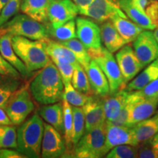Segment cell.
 I'll use <instances>...</instances> for the list:
<instances>
[{
  "label": "cell",
  "mask_w": 158,
  "mask_h": 158,
  "mask_svg": "<svg viewBox=\"0 0 158 158\" xmlns=\"http://www.w3.org/2000/svg\"><path fill=\"white\" fill-rule=\"evenodd\" d=\"M30 91L35 100L43 105L62 100L64 84L54 62L51 61L36 75L30 84Z\"/></svg>",
  "instance_id": "6da1fadb"
},
{
  "label": "cell",
  "mask_w": 158,
  "mask_h": 158,
  "mask_svg": "<svg viewBox=\"0 0 158 158\" xmlns=\"http://www.w3.org/2000/svg\"><path fill=\"white\" fill-rule=\"evenodd\" d=\"M44 132V122L37 113L21 124L17 131V151L26 157L38 158Z\"/></svg>",
  "instance_id": "7a4b0ae2"
},
{
  "label": "cell",
  "mask_w": 158,
  "mask_h": 158,
  "mask_svg": "<svg viewBox=\"0 0 158 158\" xmlns=\"http://www.w3.org/2000/svg\"><path fill=\"white\" fill-rule=\"evenodd\" d=\"M12 45L18 56L25 64L29 73L44 68L51 62L45 48V40H34L13 35Z\"/></svg>",
  "instance_id": "3957f363"
},
{
  "label": "cell",
  "mask_w": 158,
  "mask_h": 158,
  "mask_svg": "<svg viewBox=\"0 0 158 158\" xmlns=\"http://www.w3.org/2000/svg\"><path fill=\"white\" fill-rule=\"evenodd\" d=\"M5 33L34 40L49 38L48 29L45 23L31 19L24 13L16 14L0 27V35Z\"/></svg>",
  "instance_id": "277c9868"
},
{
  "label": "cell",
  "mask_w": 158,
  "mask_h": 158,
  "mask_svg": "<svg viewBox=\"0 0 158 158\" xmlns=\"http://www.w3.org/2000/svg\"><path fill=\"white\" fill-rule=\"evenodd\" d=\"M106 122L86 131L74 146V157L78 158H100L108 152L106 147Z\"/></svg>",
  "instance_id": "5b68a950"
},
{
  "label": "cell",
  "mask_w": 158,
  "mask_h": 158,
  "mask_svg": "<svg viewBox=\"0 0 158 158\" xmlns=\"http://www.w3.org/2000/svg\"><path fill=\"white\" fill-rule=\"evenodd\" d=\"M88 52L92 59L98 63L106 75L109 84L110 95L116 94L125 86L121 70L112 53L102 46L98 49L88 51Z\"/></svg>",
  "instance_id": "8992f818"
},
{
  "label": "cell",
  "mask_w": 158,
  "mask_h": 158,
  "mask_svg": "<svg viewBox=\"0 0 158 158\" xmlns=\"http://www.w3.org/2000/svg\"><path fill=\"white\" fill-rule=\"evenodd\" d=\"M3 108L13 125H19L22 124L33 111L35 105L28 91L21 89L15 92L7 100Z\"/></svg>",
  "instance_id": "52a82bcc"
},
{
  "label": "cell",
  "mask_w": 158,
  "mask_h": 158,
  "mask_svg": "<svg viewBox=\"0 0 158 158\" xmlns=\"http://www.w3.org/2000/svg\"><path fill=\"white\" fill-rule=\"evenodd\" d=\"M81 15L90 18L98 23L111 21L116 16L127 18L116 0H93Z\"/></svg>",
  "instance_id": "ba28073f"
},
{
  "label": "cell",
  "mask_w": 158,
  "mask_h": 158,
  "mask_svg": "<svg viewBox=\"0 0 158 158\" xmlns=\"http://www.w3.org/2000/svg\"><path fill=\"white\" fill-rule=\"evenodd\" d=\"M133 43L134 51L143 68L158 58V43L152 30H143Z\"/></svg>",
  "instance_id": "9c48e42d"
},
{
  "label": "cell",
  "mask_w": 158,
  "mask_h": 158,
  "mask_svg": "<svg viewBox=\"0 0 158 158\" xmlns=\"http://www.w3.org/2000/svg\"><path fill=\"white\" fill-rule=\"evenodd\" d=\"M78 13V6L73 0H51L48 10V23L56 28L75 19Z\"/></svg>",
  "instance_id": "30bf717a"
},
{
  "label": "cell",
  "mask_w": 158,
  "mask_h": 158,
  "mask_svg": "<svg viewBox=\"0 0 158 158\" xmlns=\"http://www.w3.org/2000/svg\"><path fill=\"white\" fill-rule=\"evenodd\" d=\"M76 24L77 37L87 51L101 48L100 27L98 23L86 18L77 17Z\"/></svg>",
  "instance_id": "8fae6325"
},
{
  "label": "cell",
  "mask_w": 158,
  "mask_h": 158,
  "mask_svg": "<svg viewBox=\"0 0 158 158\" xmlns=\"http://www.w3.org/2000/svg\"><path fill=\"white\" fill-rule=\"evenodd\" d=\"M116 62L124 78L125 86L143 69L131 45H124L116 54Z\"/></svg>",
  "instance_id": "7c38bea8"
},
{
  "label": "cell",
  "mask_w": 158,
  "mask_h": 158,
  "mask_svg": "<svg viewBox=\"0 0 158 158\" xmlns=\"http://www.w3.org/2000/svg\"><path fill=\"white\" fill-rule=\"evenodd\" d=\"M61 133L48 123H44V132L41 148V157L56 158L64 155L66 148Z\"/></svg>",
  "instance_id": "4fadbf2b"
},
{
  "label": "cell",
  "mask_w": 158,
  "mask_h": 158,
  "mask_svg": "<svg viewBox=\"0 0 158 158\" xmlns=\"http://www.w3.org/2000/svg\"><path fill=\"white\" fill-rule=\"evenodd\" d=\"M122 144L138 146L133 127L106 122V147L107 151L109 152L112 148Z\"/></svg>",
  "instance_id": "5bb4252c"
},
{
  "label": "cell",
  "mask_w": 158,
  "mask_h": 158,
  "mask_svg": "<svg viewBox=\"0 0 158 158\" xmlns=\"http://www.w3.org/2000/svg\"><path fill=\"white\" fill-rule=\"evenodd\" d=\"M158 109V97L142 98L133 105L130 111L127 127H133L138 122L151 117Z\"/></svg>",
  "instance_id": "9a60e30c"
},
{
  "label": "cell",
  "mask_w": 158,
  "mask_h": 158,
  "mask_svg": "<svg viewBox=\"0 0 158 158\" xmlns=\"http://www.w3.org/2000/svg\"><path fill=\"white\" fill-rule=\"evenodd\" d=\"M82 109L84 114L86 131H89L106 122L102 100H96L92 98L82 106Z\"/></svg>",
  "instance_id": "2e32d148"
},
{
  "label": "cell",
  "mask_w": 158,
  "mask_h": 158,
  "mask_svg": "<svg viewBox=\"0 0 158 158\" xmlns=\"http://www.w3.org/2000/svg\"><path fill=\"white\" fill-rule=\"evenodd\" d=\"M86 72L87 73L91 88L94 93L102 98L109 95L110 87L108 79L94 59L91 60Z\"/></svg>",
  "instance_id": "e0dca14e"
},
{
  "label": "cell",
  "mask_w": 158,
  "mask_h": 158,
  "mask_svg": "<svg viewBox=\"0 0 158 158\" xmlns=\"http://www.w3.org/2000/svg\"><path fill=\"white\" fill-rule=\"evenodd\" d=\"M116 2L125 15L142 29L152 31L157 27L145 12L137 7L132 0H116Z\"/></svg>",
  "instance_id": "ac0fdd59"
},
{
  "label": "cell",
  "mask_w": 158,
  "mask_h": 158,
  "mask_svg": "<svg viewBox=\"0 0 158 158\" xmlns=\"http://www.w3.org/2000/svg\"><path fill=\"white\" fill-rule=\"evenodd\" d=\"M45 48L53 62L69 63L76 67L80 64L73 52L58 41L49 38L45 40Z\"/></svg>",
  "instance_id": "d6986e66"
},
{
  "label": "cell",
  "mask_w": 158,
  "mask_h": 158,
  "mask_svg": "<svg viewBox=\"0 0 158 158\" xmlns=\"http://www.w3.org/2000/svg\"><path fill=\"white\" fill-rule=\"evenodd\" d=\"M129 94L130 92L124 89H122L116 94L112 95L109 94L103 98L102 103L106 122H110L117 117L122 108H124Z\"/></svg>",
  "instance_id": "ffe728a7"
},
{
  "label": "cell",
  "mask_w": 158,
  "mask_h": 158,
  "mask_svg": "<svg viewBox=\"0 0 158 158\" xmlns=\"http://www.w3.org/2000/svg\"><path fill=\"white\" fill-rule=\"evenodd\" d=\"M13 35L8 33L0 35V53L2 56L7 60L12 66L14 67L23 76H27L29 74L25 64L18 56L12 45Z\"/></svg>",
  "instance_id": "44dd1931"
},
{
  "label": "cell",
  "mask_w": 158,
  "mask_h": 158,
  "mask_svg": "<svg viewBox=\"0 0 158 158\" xmlns=\"http://www.w3.org/2000/svg\"><path fill=\"white\" fill-rule=\"evenodd\" d=\"M100 36L105 47L112 54L117 52L126 44L111 21L102 23L100 26Z\"/></svg>",
  "instance_id": "7402d4cb"
},
{
  "label": "cell",
  "mask_w": 158,
  "mask_h": 158,
  "mask_svg": "<svg viewBox=\"0 0 158 158\" xmlns=\"http://www.w3.org/2000/svg\"><path fill=\"white\" fill-rule=\"evenodd\" d=\"M51 0H22L23 13L43 23H48V10Z\"/></svg>",
  "instance_id": "603a6c76"
},
{
  "label": "cell",
  "mask_w": 158,
  "mask_h": 158,
  "mask_svg": "<svg viewBox=\"0 0 158 158\" xmlns=\"http://www.w3.org/2000/svg\"><path fill=\"white\" fill-rule=\"evenodd\" d=\"M157 78H158V58L148 64L147 68L130 81L124 89L128 92L141 90Z\"/></svg>",
  "instance_id": "cb8c5ba5"
},
{
  "label": "cell",
  "mask_w": 158,
  "mask_h": 158,
  "mask_svg": "<svg viewBox=\"0 0 158 158\" xmlns=\"http://www.w3.org/2000/svg\"><path fill=\"white\" fill-rule=\"evenodd\" d=\"M39 114L47 123L52 125L60 133H64V112L62 102L45 105L39 110Z\"/></svg>",
  "instance_id": "d4e9b609"
},
{
  "label": "cell",
  "mask_w": 158,
  "mask_h": 158,
  "mask_svg": "<svg viewBox=\"0 0 158 158\" xmlns=\"http://www.w3.org/2000/svg\"><path fill=\"white\" fill-rule=\"evenodd\" d=\"M111 21L126 44L133 43L144 30L133 21L128 20L127 18L116 16L111 19Z\"/></svg>",
  "instance_id": "484cf974"
},
{
  "label": "cell",
  "mask_w": 158,
  "mask_h": 158,
  "mask_svg": "<svg viewBox=\"0 0 158 158\" xmlns=\"http://www.w3.org/2000/svg\"><path fill=\"white\" fill-rule=\"evenodd\" d=\"M133 130L138 145L158 133V114L133 125Z\"/></svg>",
  "instance_id": "4316f807"
},
{
  "label": "cell",
  "mask_w": 158,
  "mask_h": 158,
  "mask_svg": "<svg viewBox=\"0 0 158 158\" xmlns=\"http://www.w3.org/2000/svg\"><path fill=\"white\" fill-rule=\"evenodd\" d=\"M46 27L48 29L49 37L51 36L59 42L69 40L77 37L76 24L74 19L70 20L56 28H53L48 23H47Z\"/></svg>",
  "instance_id": "83f0119b"
},
{
  "label": "cell",
  "mask_w": 158,
  "mask_h": 158,
  "mask_svg": "<svg viewBox=\"0 0 158 158\" xmlns=\"http://www.w3.org/2000/svg\"><path fill=\"white\" fill-rule=\"evenodd\" d=\"M59 43L70 48L73 52L79 64L81 65L85 70H87L92 58H91L86 47L83 45V43L78 39H77V37Z\"/></svg>",
  "instance_id": "f1b7e54d"
},
{
  "label": "cell",
  "mask_w": 158,
  "mask_h": 158,
  "mask_svg": "<svg viewBox=\"0 0 158 158\" xmlns=\"http://www.w3.org/2000/svg\"><path fill=\"white\" fill-rule=\"evenodd\" d=\"M19 87L17 78L0 74V107H4Z\"/></svg>",
  "instance_id": "f546056e"
},
{
  "label": "cell",
  "mask_w": 158,
  "mask_h": 158,
  "mask_svg": "<svg viewBox=\"0 0 158 158\" xmlns=\"http://www.w3.org/2000/svg\"><path fill=\"white\" fill-rule=\"evenodd\" d=\"M92 98H93L90 95H86L78 92L73 87L71 82L64 83V92H63L62 99L66 100L71 106L82 107Z\"/></svg>",
  "instance_id": "4dcf8cb0"
},
{
  "label": "cell",
  "mask_w": 158,
  "mask_h": 158,
  "mask_svg": "<svg viewBox=\"0 0 158 158\" xmlns=\"http://www.w3.org/2000/svg\"><path fill=\"white\" fill-rule=\"evenodd\" d=\"M143 98L139 91H134V92H130L129 95L127 97V101L124 105V108H122L118 116L116 117L114 121L110 122V123L116 124V125L119 126H126L127 125L128 118H129L130 111H131L133 105L138 102V100H141ZM127 127V126H126Z\"/></svg>",
  "instance_id": "1f68e13d"
},
{
  "label": "cell",
  "mask_w": 158,
  "mask_h": 158,
  "mask_svg": "<svg viewBox=\"0 0 158 158\" xmlns=\"http://www.w3.org/2000/svg\"><path fill=\"white\" fill-rule=\"evenodd\" d=\"M63 112H64V135L66 147L70 149L73 143V107L64 99H62Z\"/></svg>",
  "instance_id": "d6a6232c"
},
{
  "label": "cell",
  "mask_w": 158,
  "mask_h": 158,
  "mask_svg": "<svg viewBox=\"0 0 158 158\" xmlns=\"http://www.w3.org/2000/svg\"><path fill=\"white\" fill-rule=\"evenodd\" d=\"M71 83L73 87L78 92L86 95H90L92 93V88H91L87 73L81 64L77 66L75 69Z\"/></svg>",
  "instance_id": "836d02e7"
},
{
  "label": "cell",
  "mask_w": 158,
  "mask_h": 158,
  "mask_svg": "<svg viewBox=\"0 0 158 158\" xmlns=\"http://www.w3.org/2000/svg\"><path fill=\"white\" fill-rule=\"evenodd\" d=\"M17 132L15 126H0V149H17Z\"/></svg>",
  "instance_id": "e575fe53"
},
{
  "label": "cell",
  "mask_w": 158,
  "mask_h": 158,
  "mask_svg": "<svg viewBox=\"0 0 158 158\" xmlns=\"http://www.w3.org/2000/svg\"><path fill=\"white\" fill-rule=\"evenodd\" d=\"M73 143L75 146L84 134V130L86 128H85L84 114L82 108L73 106Z\"/></svg>",
  "instance_id": "d590c367"
},
{
  "label": "cell",
  "mask_w": 158,
  "mask_h": 158,
  "mask_svg": "<svg viewBox=\"0 0 158 158\" xmlns=\"http://www.w3.org/2000/svg\"><path fill=\"white\" fill-rule=\"evenodd\" d=\"M138 146L122 144L112 148L106 154L107 158H135L138 157Z\"/></svg>",
  "instance_id": "8d00e7d4"
},
{
  "label": "cell",
  "mask_w": 158,
  "mask_h": 158,
  "mask_svg": "<svg viewBox=\"0 0 158 158\" xmlns=\"http://www.w3.org/2000/svg\"><path fill=\"white\" fill-rule=\"evenodd\" d=\"M22 0H10L0 13V27L19 13Z\"/></svg>",
  "instance_id": "74e56055"
},
{
  "label": "cell",
  "mask_w": 158,
  "mask_h": 158,
  "mask_svg": "<svg viewBox=\"0 0 158 158\" xmlns=\"http://www.w3.org/2000/svg\"><path fill=\"white\" fill-rule=\"evenodd\" d=\"M58 69L59 73L62 77L63 84L65 82H71L73 75L76 67L69 63H62L59 62H53Z\"/></svg>",
  "instance_id": "f35d334b"
},
{
  "label": "cell",
  "mask_w": 158,
  "mask_h": 158,
  "mask_svg": "<svg viewBox=\"0 0 158 158\" xmlns=\"http://www.w3.org/2000/svg\"><path fill=\"white\" fill-rule=\"evenodd\" d=\"M138 157L158 158V152L147 141L138 145Z\"/></svg>",
  "instance_id": "ab89813d"
},
{
  "label": "cell",
  "mask_w": 158,
  "mask_h": 158,
  "mask_svg": "<svg viewBox=\"0 0 158 158\" xmlns=\"http://www.w3.org/2000/svg\"><path fill=\"white\" fill-rule=\"evenodd\" d=\"M0 74L5 76H10L15 78H19L20 76L19 72L13 67L10 63L5 60L0 53Z\"/></svg>",
  "instance_id": "60d3db41"
},
{
  "label": "cell",
  "mask_w": 158,
  "mask_h": 158,
  "mask_svg": "<svg viewBox=\"0 0 158 158\" xmlns=\"http://www.w3.org/2000/svg\"><path fill=\"white\" fill-rule=\"evenodd\" d=\"M146 14L156 27H158V2L150 0L145 10Z\"/></svg>",
  "instance_id": "b9f144b4"
},
{
  "label": "cell",
  "mask_w": 158,
  "mask_h": 158,
  "mask_svg": "<svg viewBox=\"0 0 158 158\" xmlns=\"http://www.w3.org/2000/svg\"><path fill=\"white\" fill-rule=\"evenodd\" d=\"M143 98H156L158 97V78L153 81L145 87L138 90Z\"/></svg>",
  "instance_id": "7bdbcfd3"
},
{
  "label": "cell",
  "mask_w": 158,
  "mask_h": 158,
  "mask_svg": "<svg viewBox=\"0 0 158 158\" xmlns=\"http://www.w3.org/2000/svg\"><path fill=\"white\" fill-rule=\"evenodd\" d=\"M25 158L26 157L19 151L8 149H0V158Z\"/></svg>",
  "instance_id": "ee69618b"
},
{
  "label": "cell",
  "mask_w": 158,
  "mask_h": 158,
  "mask_svg": "<svg viewBox=\"0 0 158 158\" xmlns=\"http://www.w3.org/2000/svg\"><path fill=\"white\" fill-rule=\"evenodd\" d=\"M13 124L10 119L8 115L6 113L5 108L0 107V126L1 125H11Z\"/></svg>",
  "instance_id": "f6af8a7d"
},
{
  "label": "cell",
  "mask_w": 158,
  "mask_h": 158,
  "mask_svg": "<svg viewBox=\"0 0 158 158\" xmlns=\"http://www.w3.org/2000/svg\"><path fill=\"white\" fill-rule=\"evenodd\" d=\"M75 4L78 6L79 10V13H81L91 3L93 0H73Z\"/></svg>",
  "instance_id": "bcb514c9"
},
{
  "label": "cell",
  "mask_w": 158,
  "mask_h": 158,
  "mask_svg": "<svg viewBox=\"0 0 158 158\" xmlns=\"http://www.w3.org/2000/svg\"><path fill=\"white\" fill-rule=\"evenodd\" d=\"M150 0H132V2L139 7L140 9L145 12V10L147 8V5H149Z\"/></svg>",
  "instance_id": "7dc6e473"
},
{
  "label": "cell",
  "mask_w": 158,
  "mask_h": 158,
  "mask_svg": "<svg viewBox=\"0 0 158 158\" xmlns=\"http://www.w3.org/2000/svg\"><path fill=\"white\" fill-rule=\"evenodd\" d=\"M150 145L158 152V133L147 141Z\"/></svg>",
  "instance_id": "c3c4849f"
},
{
  "label": "cell",
  "mask_w": 158,
  "mask_h": 158,
  "mask_svg": "<svg viewBox=\"0 0 158 158\" xmlns=\"http://www.w3.org/2000/svg\"><path fill=\"white\" fill-rule=\"evenodd\" d=\"M10 0H0V13H1L2 10L5 7L6 4H7Z\"/></svg>",
  "instance_id": "681fc988"
},
{
  "label": "cell",
  "mask_w": 158,
  "mask_h": 158,
  "mask_svg": "<svg viewBox=\"0 0 158 158\" xmlns=\"http://www.w3.org/2000/svg\"><path fill=\"white\" fill-rule=\"evenodd\" d=\"M153 34H154V36H155V37L156 40H157L158 43V27H156V28L154 29Z\"/></svg>",
  "instance_id": "f907efd6"
},
{
  "label": "cell",
  "mask_w": 158,
  "mask_h": 158,
  "mask_svg": "<svg viewBox=\"0 0 158 158\" xmlns=\"http://www.w3.org/2000/svg\"><path fill=\"white\" fill-rule=\"evenodd\" d=\"M156 114H158V109L157 110V111H156Z\"/></svg>",
  "instance_id": "816d5d0a"
},
{
  "label": "cell",
  "mask_w": 158,
  "mask_h": 158,
  "mask_svg": "<svg viewBox=\"0 0 158 158\" xmlns=\"http://www.w3.org/2000/svg\"><path fill=\"white\" fill-rule=\"evenodd\" d=\"M152 1H156V2H158V0H152Z\"/></svg>",
  "instance_id": "f5cc1de1"
}]
</instances>
